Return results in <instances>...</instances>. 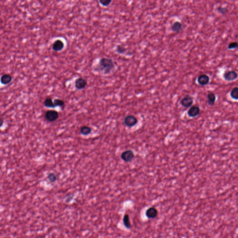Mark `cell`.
Masks as SVG:
<instances>
[{"label": "cell", "instance_id": "cell-8", "mask_svg": "<svg viewBox=\"0 0 238 238\" xmlns=\"http://www.w3.org/2000/svg\"><path fill=\"white\" fill-rule=\"evenodd\" d=\"M210 82V77L208 75L206 74H202L199 75L197 78V83L201 86L206 85Z\"/></svg>", "mask_w": 238, "mask_h": 238}, {"label": "cell", "instance_id": "cell-25", "mask_svg": "<svg viewBox=\"0 0 238 238\" xmlns=\"http://www.w3.org/2000/svg\"><path fill=\"white\" fill-rule=\"evenodd\" d=\"M3 122H4V121H3V119L1 118V124H0L1 127L2 126V125H3Z\"/></svg>", "mask_w": 238, "mask_h": 238}, {"label": "cell", "instance_id": "cell-9", "mask_svg": "<svg viewBox=\"0 0 238 238\" xmlns=\"http://www.w3.org/2000/svg\"><path fill=\"white\" fill-rule=\"evenodd\" d=\"M158 210L154 207H149L146 212V215L149 218H155L158 215Z\"/></svg>", "mask_w": 238, "mask_h": 238}, {"label": "cell", "instance_id": "cell-24", "mask_svg": "<svg viewBox=\"0 0 238 238\" xmlns=\"http://www.w3.org/2000/svg\"><path fill=\"white\" fill-rule=\"evenodd\" d=\"M228 49L229 50H232V49H238V43L236 41L234 42H231L230 44L228 46Z\"/></svg>", "mask_w": 238, "mask_h": 238}, {"label": "cell", "instance_id": "cell-13", "mask_svg": "<svg viewBox=\"0 0 238 238\" xmlns=\"http://www.w3.org/2000/svg\"><path fill=\"white\" fill-rule=\"evenodd\" d=\"M12 77L11 74H3L1 78V82L2 84L6 85L11 83L12 80Z\"/></svg>", "mask_w": 238, "mask_h": 238}, {"label": "cell", "instance_id": "cell-4", "mask_svg": "<svg viewBox=\"0 0 238 238\" xmlns=\"http://www.w3.org/2000/svg\"><path fill=\"white\" fill-rule=\"evenodd\" d=\"M224 79L227 82H232L237 79L238 77V74L236 72L233 70L227 71L223 75Z\"/></svg>", "mask_w": 238, "mask_h": 238}, {"label": "cell", "instance_id": "cell-19", "mask_svg": "<svg viewBox=\"0 0 238 238\" xmlns=\"http://www.w3.org/2000/svg\"><path fill=\"white\" fill-rule=\"evenodd\" d=\"M127 50H128V49L127 48L121 45H119L117 46L116 47V52L117 53H118L119 54H120V55H123V54H125L127 52Z\"/></svg>", "mask_w": 238, "mask_h": 238}, {"label": "cell", "instance_id": "cell-10", "mask_svg": "<svg viewBox=\"0 0 238 238\" xmlns=\"http://www.w3.org/2000/svg\"><path fill=\"white\" fill-rule=\"evenodd\" d=\"M64 47V44L61 40H56L52 45V49L56 52L61 51Z\"/></svg>", "mask_w": 238, "mask_h": 238}, {"label": "cell", "instance_id": "cell-21", "mask_svg": "<svg viewBox=\"0 0 238 238\" xmlns=\"http://www.w3.org/2000/svg\"><path fill=\"white\" fill-rule=\"evenodd\" d=\"M47 178L50 180V182L51 183L56 182V181L57 179V177L56 175L54 173H50L48 174L47 176Z\"/></svg>", "mask_w": 238, "mask_h": 238}, {"label": "cell", "instance_id": "cell-2", "mask_svg": "<svg viewBox=\"0 0 238 238\" xmlns=\"http://www.w3.org/2000/svg\"><path fill=\"white\" fill-rule=\"evenodd\" d=\"M45 118L48 122H53L58 119L59 118V113L56 111L49 110L46 112Z\"/></svg>", "mask_w": 238, "mask_h": 238}, {"label": "cell", "instance_id": "cell-6", "mask_svg": "<svg viewBox=\"0 0 238 238\" xmlns=\"http://www.w3.org/2000/svg\"><path fill=\"white\" fill-rule=\"evenodd\" d=\"M134 157V153L130 150L124 151L121 155V158L126 162L131 161Z\"/></svg>", "mask_w": 238, "mask_h": 238}, {"label": "cell", "instance_id": "cell-11", "mask_svg": "<svg viewBox=\"0 0 238 238\" xmlns=\"http://www.w3.org/2000/svg\"><path fill=\"white\" fill-rule=\"evenodd\" d=\"M200 108L197 106H194L190 107L188 111V115L190 117H195L200 114Z\"/></svg>", "mask_w": 238, "mask_h": 238}, {"label": "cell", "instance_id": "cell-23", "mask_svg": "<svg viewBox=\"0 0 238 238\" xmlns=\"http://www.w3.org/2000/svg\"><path fill=\"white\" fill-rule=\"evenodd\" d=\"M217 10L218 12L223 15H225L228 12V9L227 8L222 7H219L218 8Z\"/></svg>", "mask_w": 238, "mask_h": 238}, {"label": "cell", "instance_id": "cell-16", "mask_svg": "<svg viewBox=\"0 0 238 238\" xmlns=\"http://www.w3.org/2000/svg\"><path fill=\"white\" fill-rule=\"evenodd\" d=\"M123 222L124 225L128 229L131 228V221H130L129 215L128 214H125L123 218Z\"/></svg>", "mask_w": 238, "mask_h": 238}, {"label": "cell", "instance_id": "cell-5", "mask_svg": "<svg viewBox=\"0 0 238 238\" xmlns=\"http://www.w3.org/2000/svg\"><path fill=\"white\" fill-rule=\"evenodd\" d=\"M194 103V98L189 95H186L180 101V104L185 108L190 107Z\"/></svg>", "mask_w": 238, "mask_h": 238}, {"label": "cell", "instance_id": "cell-18", "mask_svg": "<svg viewBox=\"0 0 238 238\" xmlns=\"http://www.w3.org/2000/svg\"><path fill=\"white\" fill-rule=\"evenodd\" d=\"M231 98L235 100H238V87H234L232 89L230 93Z\"/></svg>", "mask_w": 238, "mask_h": 238}, {"label": "cell", "instance_id": "cell-22", "mask_svg": "<svg viewBox=\"0 0 238 238\" xmlns=\"http://www.w3.org/2000/svg\"><path fill=\"white\" fill-rule=\"evenodd\" d=\"M112 2V0H100V4L103 7H107Z\"/></svg>", "mask_w": 238, "mask_h": 238}, {"label": "cell", "instance_id": "cell-15", "mask_svg": "<svg viewBox=\"0 0 238 238\" xmlns=\"http://www.w3.org/2000/svg\"><path fill=\"white\" fill-rule=\"evenodd\" d=\"M44 105L45 107L49 108H55L56 107L53 99L51 97H47L44 102Z\"/></svg>", "mask_w": 238, "mask_h": 238}, {"label": "cell", "instance_id": "cell-14", "mask_svg": "<svg viewBox=\"0 0 238 238\" xmlns=\"http://www.w3.org/2000/svg\"><path fill=\"white\" fill-rule=\"evenodd\" d=\"M207 102L208 105L213 106L215 103L216 99V97L215 93L212 92H209L207 94Z\"/></svg>", "mask_w": 238, "mask_h": 238}, {"label": "cell", "instance_id": "cell-12", "mask_svg": "<svg viewBox=\"0 0 238 238\" xmlns=\"http://www.w3.org/2000/svg\"><path fill=\"white\" fill-rule=\"evenodd\" d=\"M183 29V25L179 21H175L171 25V29L173 32L178 33L182 31Z\"/></svg>", "mask_w": 238, "mask_h": 238}, {"label": "cell", "instance_id": "cell-17", "mask_svg": "<svg viewBox=\"0 0 238 238\" xmlns=\"http://www.w3.org/2000/svg\"><path fill=\"white\" fill-rule=\"evenodd\" d=\"M92 132V128L89 126H84L80 128V132L81 134L84 136H87L90 134Z\"/></svg>", "mask_w": 238, "mask_h": 238}, {"label": "cell", "instance_id": "cell-3", "mask_svg": "<svg viewBox=\"0 0 238 238\" xmlns=\"http://www.w3.org/2000/svg\"><path fill=\"white\" fill-rule=\"evenodd\" d=\"M124 122L127 127L131 128L135 126L138 123V120L134 116L129 115L125 117L124 119Z\"/></svg>", "mask_w": 238, "mask_h": 238}, {"label": "cell", "instance_id": "cell-20", "mask_svg": "<svg viewBox=\"0 0 238 238\" xmlns=\"http://www.w3.org/2000/svg\"><path fill=\"white\" fill-rule=\"evenodd\" d=\"M54 103L56 107L58 106L63 107L65 106V102L64 101L60 99H55L54 100Z\"/></svg>", "mask_w": 238, "mask_h": 238}, {"label": "cell", "instance_id": "cell-1", "mask_svg": "<svg viewBox=\"0 0 238 238\" xmlns=\"http://www.w3.org/2000/svg\"><path fill=\"white\" fill-rule=\"evenodd\" d=\"M115 68L116 64L113 59L103 57L99 60L95 70L101 72L103 74L107 75L112 73Z\"/></svg>", "mask_w": 238, "mask_h": 238}, {"label": "cell", "instance_id": "cell-7", "mask_svg": "<svg viewBox=\"0 0 238 238\" xmlns=\"http://www.w3.org/2000/svg\"><path fill=\"white\" fill-rule=\"evenodd\" d=\"M87 85V80L83 78H78L75 80V87L77 89H85Z\"/></svg>", "mask_w": 238, "mask_h": 238}]
</instances>
